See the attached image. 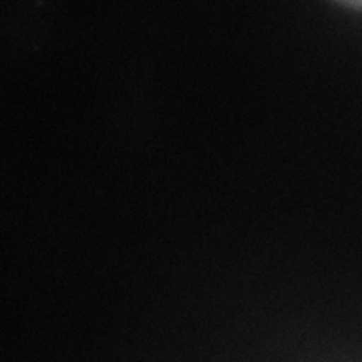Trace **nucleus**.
<instances>
[{
    "mask_svg": "<svg viewBox=\"0 0 362 362\" xmlns=\"http://www.w3.org/2000/svg\"><path fill=\"white\" fill-rule=\"evenodd\" d=\"M332 4H337L338 8L346 11V13L362 14V0H330Z\"/></svg>",
    "mask_w": 362,
    "mask_h": 362,
    "instance_id": "1",
    "label": "nucleus"
}]
</instances>
